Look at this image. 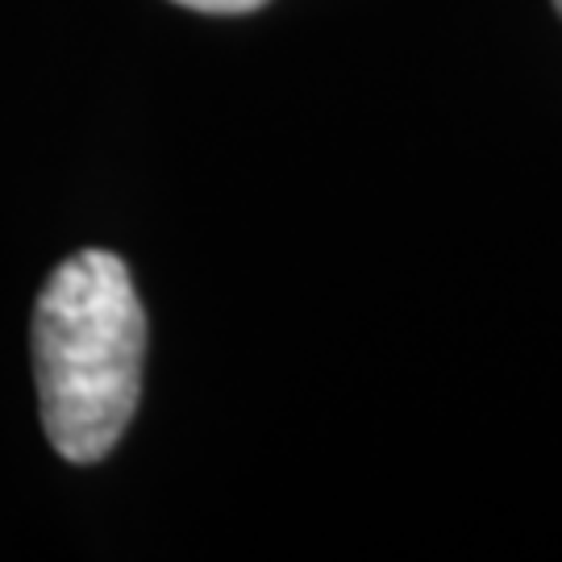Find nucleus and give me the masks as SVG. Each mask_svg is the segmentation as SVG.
Listing matches in <instances>:
<instances>
[{
  "label": "nucleus",
  "instance_id": "nucleus-1",
  "mask_svg": "<svg viewBox=\"0 0 562 562\" xmlns=\"http://www.w3.org/2000/svg\"><path fill=\"white\" fill-rule=\"evenodd\" d=\"M146 313L130 267L80 250L50 271L34 304V375L46 438L67 462H101L134 422Z\"/></svg>",
  "mask_w": 562,
  "mask_h": 562
},
{
  "label": "nucleus",
  "instance_id": "nucleus-2",
  "mask_svg": "<svg viewBox=\"0 0 562 562\" xmlns=\"http://www.w3.org/2000/svg\"><path fill=\"white\" fill-rule=\"evenodd\" d=\"M183 9H196V13H250L267 0H176Z\"/></svg>",
  "mask_w": 562,
  "mask_h": 562
},
{
  "label": "nucleus",
  "instance_id": "nucleus-3",
  "mask_svg": "<svg viewBox=\"0 0 562 562\" xmlns=\"http://www.w3.org/2000/svg\"><path fill=\"white\" fill-rule=\"evenodd\" d=\"M554 4H559V13H562V0H554Z\"/></svg>",
  "mask_w": 562,
  "mask_h": 562
}]
</instances>
